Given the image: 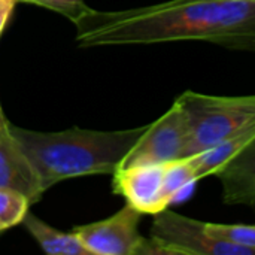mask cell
Here are the masks:
<instances>
[{"instance_id": "obj_1", "label": "cell", "mask_w": 255, "mask_h": 255, "mask_svg": "<svg viewBox=\"0 0 255 255\" xmlns=\"http://www.w3.org/2000/svg\"><path fill=\"white\" fill-rule=\"evenodd\" d=\"M73 24L84 48L197 40L255 51V0H169L109 12L90 7Z\"/></svg>"}, {"instance_id": "obj_2", "label": "cell", "mask_w": 255, "mask_h": 255, "mask_svg": "<svg viewBox=\"0 0 255 255\" xmlns=\"http://www.w3.org/2000/svg\"><path fill=\"white\" fill-rule=\"evenodd\" d=\"M146 127L121 131L73 127L64 131L42 133L9 126L12 136L37 172L45 191L70 178L114 175Z\"/></svg>"}, {"instance_id": "obj_3", "label": "cell", "mask_w": 255, "mask_h": 255, "mask_svg": "<svg viewBox=\"0 0 255 255\" xmlns=\"http://www.w3.org/2000/svg\"><path fill=\"white\" fill-rule=\"evenodd\" d=\"M176 100L188 121L185 158L255 126V94L226 97L185 91Z\"/></svg>"}, {"instance_id": "obj_4", "label": "cell", "mask_w": 255, "mask_h": 255, "mask_svg": "<svg viewBox=\"0 0 255 255\" xmlns=\"http://www.w3.org/2000/svg\"><path fill=\"white\" fill-rule=\"evenodd\" d=\"M151 239L160 254L255 255L254 250L212 238L206 223L184 217L169 208L154 215Z\"/></svg>"}, {"instance_id": "obj_5", "label": "cell", "mask_w": 255, "mask_h": 255, "mask_svg": "<svg viewBox=\"0 0 255 255\" xmlns=\"http://www.w3.org/2000/svg\"><path fill=\"white\" fill-rule=\"evenodd\" d=\"M142 214L128 203L112 217L85 226L73 232L91 255H157L158 247L152 239L139 233Z\"/></svg>"}, {"instance_id": "obj_6", "label": "cell", "mask_w": 255, "mask_h": 255, "mask_svg": "<svg viewBox=\"0 0 255 255\" xmlns=\"http://www.w3.org/2000/svg\"><path fill=\"white\" fill-rule=\"evenodd\" d=\"M188 143V121L178 100L170 109L139 137L120 167L139 164H164L185 158ZM118 167V169H120Z\"/></svg>"}, {"instance_id": "obj_7", "label": "cell", "mask_w": 255, "mask_h": 255, "mask_svg": "<svg viewBox=\"0 0 255 255\" xmlns=\"http://www.w3.org/2000/svg\"><path fill=\"white\" fill-rule=\"evenodd\" d=\"M164 164H139L120 167L114 172V193L142 215H155L170 206L164 187Z\"/></svg>"}, {"instance_id": "obj_8", "label": "cell", "mask_w": 255, "mask_h": 255, "mask_svg": "<svg viewBox=\"0 0 255 255\" xmlns=\"http://www.w3.org/2000/svg\"><path fill=\"white\" fill-rule=\"evenodd\" d=\"M9 123L0 126V188L13 190L36 203L45 190L33 164L10 133Z\"/></svg>"}, {"instance_id": "obj_9", "label": "cell", "mask_w": 255, "mask_h": 255, "mask_svg": "<svg viewBox=\"0 0 255 255\" xmlns=\"http://www.w3.org/2000/svg\"><path fill=\"white\" fill-rule=\"evenodd\" d=\"M215 176L221 181L224 203L255 208V139Z\"/></svg>"}, {"instance_id": "obj_10", "label": "cell", "mask_w": 255, "mask_h": 255, "mask_svg": "<svg viewBox=\"0 0 255 255\" xmlns=\"http://www.w3.org/2000/svg\"><path fill=\"white\" fill-rule=\"evenodd\" d=\"M255 139V126L211 146L209 149H205L196 155L187 157L191 169L194 172V176L197 181L217 175L230 160H233L239 152H242L253 140Z\"/></svg>"}, {"instance_id": "obj_11", "label": "cell", "mask_w": 255, "mask_h": 255, "mask_svg": "<svg viewBox=\"0 0 255 255\" xmlns=\"http://www.w3.org/2000/svg\"><path fill=\"white\" fill-rule=\"evenodd\" d=\"M24 227L31 235V238L39 244L43 253L49 255H91L82 245L81 239L75 232L64 233L60 232L33 214H27L22 220Z\"/></svg>"}, {"instance_id": "obj_12", "label": "cell", "mask_w": 255, "mask_h": 255, "mask_svg": "<svg viewBox=\"0 0 255 255\" xmlns=\"http://www.w3.org/2000/svg\"><path fill=\"white\" fill-rule=\"evenodd\" d=\"M30 205V200L21 193L0 188V233L21 224Z\"/></svg>"}, {"instance_id": "obj_13", "label": "cell", "mask_w": 255, "mask_h": 255, "mask_svg": "<svg viewBox=\"0 0 255 255\" xmlns=\"http://www.w3.org/2000/svg\"><path fill=\"white\" fill-rule=\"evenodd\" d=\"M194 182H197V179L194 176L188 158H181L166 163L164 187H166V196L170 203H173L178 199V196L187 187H191Z\"/></svg>"}, {"instance_id": "obj_14", "label": "cell", "mask_w": 255, "mask_h": 255, "mask_svg": "<svg viewBox=\"0 0 255 255\" xmlns=\"http://www.w3.org/2000/svg\"><path fill=\"white\" fill-rule=\"evenodd\" d=\"M206 227H208V233L215 239L226 241L255 251V226L206 223Z\"/></svg>"}, {"instance_id": "obj_15", "label": "cell", "mask_w": 255, "mask_h": 255, "mask_svg": "<svg viewBox=\"0 0 255 255\" xmlns=\"http://www.w3.org/2000/svg\"><path fill=\"white\" fill-rule=\"evenodd\" d=\"M18 1L51 9L54 12L64 15L72 22L90 9V6H87L84 0H18Z\"/></svg>"}, {"instance_id": "obj_16", "label": "cell", "mask_w": 255, "mask_h": 255, "mask_svg": "<svg viewBox=\"0 0 255 255\" xmlns=\"http://www.w3.org/2000/svg\"><path fill=\"white\" fill-rule=\"evenodd\" d=\"M18 0H0V36L3 34L9 18L13 13L15 6L18 4Z\"/></svg>"}, {"instance_id": "obj_17", "label": "cell", "mask_w": 255, "mask_h": 255, "mask_svg": "<svg viewBox=\"0 0 255 255\" xmlns=\"http://www.w3.org/2000/svg\"><path fill=\"white\" fill-rule=\"evenodd\" d=\"M9 121L6 120V117H4V114H3V109H1V105H0V126H4V124H7Z\"/></svg>"}]
</instances>
